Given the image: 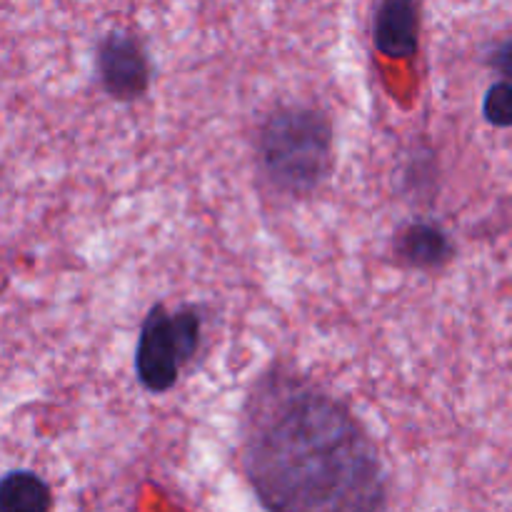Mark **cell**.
Instances as JSON below:
<instances>
[{
	"label": "cell",
	"mask_w": 512,
	"mask_h": 512,
	"mask_svg": "<svg viewBox=\"0 0 512 512\" xmlns=\"http://www.w3.org/2000/svg\"><path fill=\"white\" fill-rule=\"evenodd\" d=\"M243 470L268 512H383L380 453L353 413L308 380L263 378L243 420Z\"/></svg>",
	"instance_id": "6da1fadb"
},
{
	"label": "cell",
	"mask_w": 512,
	"mask_h": 512,
	"mask_svg": "<svg viewBox=\"0 0 512 512\" xmlns=\"http://www.w3.org/2000/svg\"><path fill=\"white\" fill-rule=\"evenodd\" d=\"M258 158L265 178L288 195L320 188L333 168V125L315 108H278L260 128Z\"/></svg>",
	"instance_id": "7a4b0ae2"
},
{
	"label": "cell",
	"mask_w": 512,
	"mask_h": 512,
	"mask_svg": "<svg viewBox=\"0 0 512 512\" xmlns=\"http://www.w3.org/2000/svg\"><path fill=\"white\" fill-rule=\"evenodd\" d=\"M200 328V315L193 308L170 313L165 305H153L135 348V375L145 390L168 393L175 388L180 368L198 353Z\"/></svg>",
	"instance_id": "3957f363"
},
{
	"label": "cell",
	"mask_w": 512,
	"mask_h": 512,
	"mask_svg": "<svg viewBox=\"0 0 512 512\" xmlns=\"http://www.w3.org/2000/svg\"><path fill=\"white\" fill-rule=\"evenodd\" d=\"M100 85L115 100H138L150 85V63L143 43L125 30L105 35L95 50Z\"/></svg>",
	"instance_id": "277c9868"
},
{
	"label": "cell",
	"mask_w": 512,
	"mask_h": 512,
	"mask_svg": "<svg viewBox=\"0 0 512 512\" xmlns=\"http://www.w3.org/2000/svg\"><path fill=\"white\" fill-rule=\"evenodd\" d=\"M418 5L410 0H388L373 20V43L385 58L405 60L418 53Z\"/></svg>",
	"instance_id": "5b68a950"
},
{
	"label": "cell",
	"mask_w": 512,
	"mask_h": 512,
	"mask_svg": "<svg viewBox=\"0 0 512 512\" xmlns=\"http://www.w3.org/2000/svg\"><path fill=\"white\" fill-rule=\"evenodd\" d=\"M395 255L400 263L415 270H438L453 258V243L443 228L433 223H410L395 238Z\"/></svg>",
	"instance_id": "8992f818"
},
{
	"label": "cell",
	"mask_w": 512,
	"mask_h": 512,
	"mask_svg": "<svg viewBox=\"0 0 512 512\" xmlns=\"http://www.w3.org/2000/svg\"><path fill=\"white\" fill-rule=\"evenodd\" d=\"M53 495L48 483L30 470H13L0 485V512H50Z\"/></svg>",
	"instance_id": "52a82bcc"
},
{
	"label": "cell",
	"mask_w": 512,
	"mask_h": 512,
	"mask_svg": "<svg viewBox=\"0 0 512 512\" xmlns=\"http://www.w3.org/2000/svg\"><path fill=\"white\" fill-rule=\"evenodd\" d=\"M483 115L495 128H512V83L500 80L485 93Z\"/></svg>",
	"instance_id": "ba28073f"
},
{
	"label": "cell",
	"mask_w": 512,
	"mask_h": 512,
	"mask_svg": "<svg viewBox=\"0 0 512 512\" xmlns=\"http://www.w3.org/2000/svg\"><path fill=\"white\" fill-rule=\"evenodd\" d=\"M490 65L503 75L505 83H512V38L500 43L498 48L490 53Z\"/></svg>",
	"instance_id": "9c48e42d"
}]
</instances>
